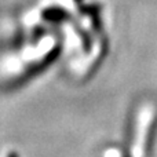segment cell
<instances>
[{"label":"cell","instance_id":"6da1fadb","mask_svg":"<svg viewBox=\"0 0 157 157\" xmlns=\"http://www.w3.org/2000/svg\"><path fill=\"white\" fill-rule=\"evenodd\" d=\"M7 157H18V155H17V153H14V152H13V153H10V155H8Z\"/></svg>","mask_w":157,"mask_h":157}]
</instances>
